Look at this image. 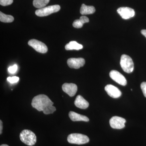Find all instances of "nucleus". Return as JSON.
<instances>
[{
    "mask_svg": "<svg viewBox=\"0 0 146 146\" xmlns=\"http://www.w3.org/2000/svg\"><path fill=\"white\" fill-rule=\"evenodd\" d=\"M62 89L64 92L68 94L70 97H73L77 91V85L73 83H64L62 86Z\"/></svg>",
    "mask_w": 146,
    "mask_h": 146,
    "instance_id": "obj_12",
    "label": "nucleus"
},
{
    "mask_svg": "<svg viewBox=\"0 0 146 146\" xmlns=\"http://www.w3.org/2000/svg\"><path fill=\"white\" fill-rule=\"evenodd\" d=\"M13 2V0H0V4L3 6L9 5Z\"/></svg>",
    "mask_w": 146,
    "mask_h": 146,
    "instance_id": "obj_21",
    "label": "nucleus"
},
{
    "mask_svg": "<svg viewBox=\"0 0 146 146\" xmlns=\"http://www.w3.org/2000/svg\"><path fill=\"white\" fill-rule=\"evenodd\" d=\"M111 127L116 129H121L125 127L126 120L124 118L117 116H114L110 120Z\"/></svg>",
    "mask_w": 146,
    "mask_h": 146,
    "instance_id": "obj_7",
    "label": "nucleus"
},
{
    "mask_svg": "<svg viewBox=\"0 0 146 146\" xmlns=\"http://www.w3.org/2000/svg\"><path fill=\"white\" fill-rule=\"evenodd\" d=\"M53 104L54 103L49 98L44 94H40L35 97L31 103L33 107L39 111H43L47 108Z\"/></svg>",
    "mask_w": 146,
    "mask_h": 146,
    "instance_id": "obj_1",
    "label": "nucleus"
},
{
    "mask_svg": "<svg viewBox=\"0 0 146 146\" xmlns=\"http://www.w3.org/2000/svg\"><path fill=\"white\" fill-rule=\"evenodd\" d=\"M110 76L113 80L123 86H125L127 83L126 79L122 74L117 71L112 70L110 73Z\"/></svg>",
    "mask_w": 146,
    "mask_h": 146,
    "instance_id": "obj_8",
    "label": "nucleus"
},
{
    "mask_svg": "<svg viewBox=\"0 0 146 146\" xmlns=\"http://www.w3.org/2000/svg\"><path fill=\"white\" fill-rule=\"evenodd\" d=\"M141 87L144 96L146 98V82H142L141 84Z\"/></svg>",
    "mask_w": 146,
    "mask_h": 146,
    "instance_id": "obj_24",
    "label": "nucleus"
},
{
    "mask_svg": "<svg viewBox=\"0 0 146 146\" xmlns=\"http://www.w3.org/2000/svg\"><path fill=\"white\" fill-rule=\"evenodd\" d=\"M96 11V9L93 6H87L83 4L80 9V13L82 15L93 14Z\"/></svg>",
    "mask_w": 146,
    "mask_h": 146,
    "instance_id": "obj_16",
    "label": "nucleus"
},
{
    "mask_svg": "<svg viewBox=\"0 0 146 146\" xmlns=\"http://www.w3.org/2000/svg\"><path fill=\"white\" fill-rule=\"evenodd\" d=\"M1 146H9L8 145H5V144H3V145H1Z\"/></svg>",
    "mask_w": 146,
    "mask_h": 146,
    "instance_id": "obj_27",
    "label": "nucleus"
},
{
    "mask_svg": "<svg viewBox=\"0 0 146 146\" xmlns=\"http://www.w3.org/2000/svg\"><path fill=\"white\" fill-rule=\"evenodd\" d=\"M82 45L78 44L76 41H71L65 46V49L67 50H80L82 49Z\"/></svg>",
    "mask_w": 146,
    "mask_h": 146,
    "instance_id": "obj_17",
    "label": "nucleus"
},
{
    "mask_svg": "<svg viewBox=\"0 0 146 146\" xmlns=\"http://www.w3.org/2000/svg\"><path fill=\"white\" fill-rule=\"evenodd\" d=\"M20 137L21 141L27 145H34L36 143V135L30 130L25 129L23 130L20 133Z\"/></svg>",
    "mask_w": 146,
    "mask_h": 146,
    "instance_id": "obj_2",
    "label": "nucleus"
},
{
    "mask_svg": "<svg viewBox=\"0 0 146 146\" xmlns=\"http://www.w3.org/2000/svg\"><path fill=\"white\" fill-rule=\"evenodd\" d=\"M3 129V123L1 120L0 121V134H1L2 133Z\"/></svg>",
    "mask_w": 146,
    "mask_h": 146,
    "instance_id": "obj_25",
    "label": "nucleus"
},
{
    "mask_svg": "<svg viewBox=\"0 0 146 146\" xmlns=\"http://www.w3.org/2000/svg\"><path fill=\"white\" fill-rule=\"evenodd\" d=\"M117 11L121 18L125 20L132 18L135 14L133 9L128 7H120L118 9Z\"/></svg>",
    "mask_w": 146,
    "mask_h": 146,
    "instance_id": "obj_9",
    "label": "nucleus"
},
{
    "mask_svg": "<svg viewBox=\"0 0 146 146\" xmlns=\"http://www.w3.org/2000/svg\"><path fill=\"white\" fill-rule=\"evenodd\" d=\"M56 110V108L54 106H50L46 108L43 112L45 115H48V114H52Z\"/></svg>",
    "mask_w": 146,
    "mask_h": 146,
    "instance_id": "obj_20",
    "label": "nucleus"
},
{
    "mask_svg": "<svg viewBox=\"0 0 146 146\" xmlns=\"http://www.w3.org/2000/svg\"><path fill=\"white\" fill-rule=\"evenodd\" d=\"M85 63V60L82 58H70L67 61V63L70 68L74 69H79L83 67Z\"/></svg>",
    "mask_w": 146,
    "mask_h": 146,
    "instance_id": "obj_10",
    "label": "nucleus"
},
{
    "mask_svg": "<svg viewBox=\"0 0 146 146\" xmlns=\"http://www.w3.org/2000/svg\"><path fill=\"white\" fill-rule=\"evenodd\" d=\"M74 104L77 107L82 109H86L89 106V102L80 95L77 96Z\"/></svg>",
    "mask_w": 146,
    "mask_h": 146,
    "instance_id": "obj_13",
    "label": "nucleus"
},
{
    "mask_svg": "<svg viewBox=\"0 0 146 146\" xmlns=\"http://www.w3.org/2000/svg\"><path fill=\"white\" fill-rule=\"evenodd\" d=\"M49 1L50 0H34L33 5L35 7L39 9L44 7Z\"/></svg>",
    "mask_w": 146,
    "mask_h": 146,
    "instance_id": "obj_18",
    "label": "nucleus"
},
{
    "mask_svg": "<svg viewBox=\"0 0 146 146\" xmlns=\"http://www.w3.org/2000/svg\"><path fill=\"white\" fill-rule=\"evenodd\" d=\"M28 44L33 48L37 52L41 53H46L48 51V48L43 42L35 39H32L29 41Z\"/></svg>",
    "mask_w": 146,
    "mask_h": 146,
    "instance_id": "obj_6",
    "label": "nucleus"
},
{
    "mask_svg": "<svg viewBox=\"0 0 146 146\" xmlns=\"http://www.w3.org/2000/svg\"><path fill=\"white\" fill-rule=\"evenodd\" d=\"M60 5H55L49 6L44 8L39 9L35 11V14L39 17H44L48 16L50 14L56 13L60 10Z\"/></svg>",
    "mask_w": 146,
    "mask_h": 146,
    "instance_id": "obj_5",
    "label": "nucleus"
},
{
    "mask_svg": "<svg viewBox=\"0 0 146 146\" xmlns=\"http://www.w3.org/2000/svg\"><path fill=\"white\" fill-rule=\"evenodd\" d=\"M105 90L110 96L114 98H119L121 96V92L119 89L111 84L106 85L105 87Z\"/></svg>",
    "mask_w": 146,
    "mask_h": 146,
    "instance_id": "obj_11",
    "label": "nucleus"
},
{
    "mask_svg": "<svg viewBox=\"0 0 146 146\" xmlns=\"http://www.w3.org/2000/svg\"><path fill=\"white\" fill-rule=\"evenodd\" d=\"M14 18L11 15H6L0 12V21L3 23H9L13 22Z\"/></svg>",
    "mask_w": 146,
    "mask_h": 146,
    "instance_id": "obj_19",
    "label": "nucleus"
},
{
    "mask_svg": "<svg viewBox=\"0 0 146 146\" xmlns=\"http://www.w3.org/2000/svg\"><path fill=\"white\" fill-rule=\"evenodd\" d=\"M68 141L71 144L82 145L89 143L88 136L81 133H74L70 134L68 137Z\"/></svg>",
    "mask_w": 146,
    "mask_h": 146,
    "instance_id": "obj_3",
    "label": "nucleus"
},
{
    "mask_svg": "<svg viewBox=\"0 0 146 146\" xmlns=\"http://www.w3.org/2000/svg\"><path fill=\"white\" fill-rule=\"evenodd\" d=\"M69 116L70 119L73 121H83L88 122L89 121V118L86 116L80 115L73 111H70L69 112Z\"/></svg>",
    "mask_w": 146,
    "mask_h": 146,
    "instance_id": "obj_14",
    "label": "nucleus"
},
{
    "mask_svg": "<svg viewBox=\"0 0 146 146\" xmlns=\"http://www.w3.org/2000/svg\"><path fill=\"white\" fill-rule=\"evenodd\" d=\"M18 70V66L16 65H14L13 66H11L8 68V71L11 74H14L16 73Z\"/></svg>",
    "mask_w": 146,
    "mask_h": 146,
    "instance_id": "obj_23",
    "label": "nucleus"
},
{
    "mask_svg": "<svg viewBox=\"0 0 146 146\" xmlns=\"http://www.w3.org/2000/svg\"><path fill=\"white\" fill-rule=\"evenodd\" d=\"M89 19L85 16H82L80 19H77L74 21L73 26L75 28H81L83 27L84 24L85 23H89Z\"/></svg>",
    "mask_w": 146,
    "mask_h": 146,
    "instance_id": "obj_15",
    "label": "nucleus"
},
{
    "mask_svg": "<svg viewBox=\"0 0 146 146\" xmlns=\"http://www.w3.org/2000/svg\"><path fill=\"white\" fill-rule=\"evenodd\" d=\"M120 65L123 70L127 73L132 72L134 65L131 58L127 55L123 54L121 58Z\"/></svg>",
    "mask_w": 146,
    "mask_h": 146,
    "instance_id": "obj_4",
    "label": "nucleus"
},
{
    "mask_svg": "<svg viewBox=\"0 0 146 146\" xmlns=\"http://www.w3.org/2000/svg\"><path fill=\"white\" fill-rule=\"evenodd\" d=\"M7 80L11 83H14L18 82L19 80V77L16 76L12 77L7 78Z\"/></svg>",
    "mask_w": 146,
    "mask_h": 146,
    "instance_id": "obj_22",
    "label": "nucleus"
},
{
    "mask_svg": "<svg viewBox=\"0 0 146 146\" xmlns=\"http://www.w3.org/2000/svg\"><path fill=\"white\" fill-rule=\"evenodd\" d=\"M141 33L144 35V36L146 38V30L143 29L141 31Z\"/></svg>",
    "mask_w": 146,
    "mask_h": 146,
    "instance_id": "obj_26",
    "label": "nucleus"
}]
</instances>
